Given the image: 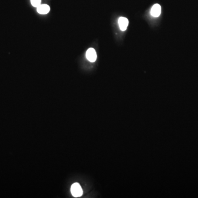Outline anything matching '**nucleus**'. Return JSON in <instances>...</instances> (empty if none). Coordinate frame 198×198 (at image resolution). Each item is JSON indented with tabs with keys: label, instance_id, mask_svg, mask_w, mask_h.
<instances>
[{
	"label": "nucleus",
	"instance_id": "obj_1",
	"mask_svg": "<svg viewBox=\"0 0 198 198\" xmlns=\"http://www.w3.org/2000/svg\"><path fill=\"white\" fill-rule=\"evenodd\" d=\"M71 191L74 197H80L83 194V190L80 185L78 183H74L71 188Z\"/></svg>",
	"mask_w": 198,
	"mask_h": 198
},
{
	"label": "nucleus",
	"instance_id": "obj_2",
	"mask_svg": "<svg viewBox=\"0 0 198 198\" xmlns=\"http://www.w3.org/2000/svg\"><path fill=\"white\" fill-rule=\"evenodd\" d=\"M86 57L89 61L94 62L97 58V54L95 50L93 48H89L86 53Z\"/></svg>",
	"mask_w": 198,
	"mask_h": 198
},
{
	"label": "nucleus",
	"instance_id": "obj_3",
	"mask_svg": "<svg viewBox=\"0 0 198 198\" xmlns=\"http://www.w3.org/2000/svg\"><path fill=\"white\" fill-rule=\"evenodd\" d=\"M161 8L159 4H155L151 10V14L154 17H158L160 15Z\"/></svg>",
	"mask_w": 198,
	"mask_h": 198
},
{
	"label": "nucleus",
	"instance_id": "obj_4",
	"mask_svg": "<svg viewBox=\"0 0 198 198\" xmlns=\"http://www.w3.org/2000/svg\"><path fill=\"white\" fill-rule=\"evenodd\" d=\"M118 24L121 30L125 31L129 24V21L126 18L120 17L118 19Z\"/></svg>",
	"mask_w": 198,
	"mask_h": 198
},
{
	"label": "nucleus",
	"instance_id": "obj_5",
	"mask_svg": "<svg viewBox=\"0 0 198 198\" xmlns=\"http://www.w3.org/2000/svg\"><path fill=\"white\" fill-rule=\"evenodd\" d=\"M50 10V8L48 4H40L37 7V11L39 13L41 14H46L48 13Z\"/></svg>",
	"mask_w": 198,
	"mask_h": 198
},
{
	"label": "nucleus",
	"instance_id": "obj_6",
	"mask_svg": "<svg viewBox=\"0 0 198 198\" xmlns=\"http://www.w3.org/2000/svg\"><path fill=\"white\" fill-rule=\"evenodd\" d=\"M31 1L32 6L35 7H38L41 4V0H31Z\"/></svg>",
	"mask_w": 198,
	"mask_h": 198
}]
</instances>
